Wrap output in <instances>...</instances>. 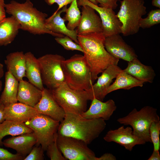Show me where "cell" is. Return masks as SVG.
Returning a JSON list of instances; mask_svg holds the SVG:
<instances>
[{
    "label": "cell",
    "instance_id": "obj_1",
    "mask_svg": "<svg viewBox=\"0 0 160 160\" xmlns=\"http://www.w3.org/2000/svg\"><path fill=\"white\" fill-rule=\"evenodd\" d=\"M105 39L102 32L77 34L79 44L83 50L93 84L99 74L110 65H118L119 61L106 50L104 45Z\"/></svg>",
    "mask_w": 160,
    "mask_h": 160
},
{
    "label": "cell",
    "instance_id": "obj_2",
    "mask_svg": "<svg viewBox=\"0 0 160 160\" xmlns=\"http://www.w3.org/2000/svg\"><path fill=\"white\" fill-rule=\"evenodd\" d=\"M106 126L102 118L87 119L80 114L67 112L57 133L81 140L88 145L99 136Z\"/></svg>",
    "mask_w": 160,
    "mask_h": 160
},
{
    "label": "cell",
    "instance_id": "obj_3",
    "mask_svg": "<svg viewBox=\"0 0 160 160\" xmlns=\"http://www.w3.org/2000/svg\"><path fill=\"white\" fill-rule=\"evenodd\" d=\"M5 8L6 12L17 20L23 30L34 35L48 34L58 37L65 36L52 32L46 28L45 23L48 15L34 7L30 0L21 3L12 0L5 4Z\"/></svg>",
    "mask_w": 160,
    "mask_h": 160
},
{
    "label": "cell",
    "instance_id": "obj_4",
    "mask_svg": "<svg viewBox=\"0 0 160 160\" xmlns=\"http://www.w3.org/2000/svg\"><path fill=\"white\" fill-rule=\"evenodd\" d=\"M65 81L71 88L88 91L93 84L90 68L84 55L75 54L62 62Z\"/></svg>",
    "mask_w": 160,
    "mask_h": 160
},
{
    "label": "cell",
    "instance_id": "obj_5",
    "mask_svg": "<svg viewBox=\"0 0 160 160\" xmlns=\"http://www.w3.org/2000/svg\"><path fill=\"white\" fill-rule=\"evenodd\" d=\"M159 120L157 109L149 106H144L139 111L135 108L126 116L117 119L121 124L131 126L133 134L146 143H151L149 133L151 123Z\"/></svg>",
    "mask_w": 160,
    "mask_h": 160
},
{
    "label": "cell",
    "instance_id": "obj_6",
    "mask_svg": "<svg viewBox=\"0 0 160 160\" xmlns=\"http://www.w3.org/2000/svg\"><path fill=\"white\" fill-rule=\"evenodd\" d=\"M50 90L54 99L65 112L81 115L86 111L87 101L90 100L87 91L72 89L65 82Z\"/></svg>",
    "mask_w": 160,
    "mask_h": 160
},
{
    "label": "cell",
    "instance_id": "obj_7",
    "mask_svg": "<svg viewBox=\"0 0 160 160\" xmlns=\"http://www.w3.org/2000/svg\"><path fill=\"white\" fill-rule=\"evenodd\" d=\"M120 9L116 15L121 23V33L124 36L138 32L139 22L146 13L144 0H122L120 1Z\"/></svg>",
    "mask_w": 160,
    "mask_h": 160
},
{
    "label": "cell",
    "instance_id": "obj_8",
    "mask_svg": "<svg viewBox=\"0 0 160 160\" xmlns=\"http://www.w3.org/2000/svg\"><path fill=\"white\" fill-rule=\"evenodd\" d=\"M43 84L50 90L65 82L62 62L65 59L57 54H47L37 58Z\"/></svg>",
    "mask_w": 160,
    "mask_h": 160
},
{
    "label": "cell",
    "instance_id": "obj_9",
    "mask_svg": "<svg viewBox=\"0 0 160 160\" xmlns=\"http://www.w3.org/2000/svg\"><path fill=\"white\" fill-rule=\"evenodd\" d=\"M60 122L49 116L39 113L24 123L33 131L36 140V145H41L45 151L53 141Z\"/></svg>",
    "mask_w": 160,
    "mask_h": 160
},
{
    "label": "cell",
    "instance_id": "obj_10",
    "mask_svg": "<svg viewBox=\"0 0 160 160\" xmlns=\"http://www.w3.org/2000/svg\"><path fill=\"white\" fill-rule=\"evenodd\" d=\"M58 147L67 159L70 160H97L94 152L84 141L57 134Z\"/></svg>",
    "mask_w": 160,
    "mask_h": 160
},
{
    "label": "cell",
    "instance_id": "obj_11",
    "mask_svg": "<svg viewBox=\"0 0 160 160\" xmlns=\"http://www.w3.org/2000/svg\"><path fill=\"white\" fill-rule=\"evenodd\" d=\"M77 3L78 6H89L98 13L101 20L102 33L105 37L121 33V23L113 9L100 7L89 0H77Z\"/></svg>",
    "mask_w": 160,
    "mask_h": 160
},
{
    "label": "cell",
    "instance_id": "obj_12",
    "mask_svg": "<svg viewBox=\"0 0 160 160\" xmlns=\"http://www.w3.org/2000/svg\"><path fill=\"white\" fill-rule=\"evenodd\" d=\"M122 70L118 65H112L105 69L97 78L96 83L93 84L90 89L87 91L90 100L95 98L103 101L108 94L107 92L113 79L116 78Z\"/></svg>",
    "mask_w": 160,
    "mask_h": 160
},
{
    "label": "cell",
    "instance_id": "obj_13",
    "mask_svg": "<svg viewBox=\"0 0 160 160\" xmlns=\"http://www.w3.org/2000/svg\"><path fill=\"white\" fill-rule=\"evenodd\" d=\"M105 47L113 57L127 62L137 58L134 49L128 45L119 34H116L105 37Z\"/></svg>",
    "mask_w": 160,
    "mask_h": 160
},
{
    "label": "cell",
    "instance_id": "obj_14",
    "mask_svg": "<svg viewBox=\"0 0 160 160\" xmlns=\"http://www.w3.org/2000/svg\"><path fill=\"white\" fill-rule=\"evenodd\" d=\"M107 142H114L131 151L136 145H144L146 142L134 135L131 128L124 126L114 130L108 131L103 137Z\"/></svg>",
    "mask_w": 160,
    "mask_h": 160
},
{
    "label": "cell",
    "instance_id": "obj_15",
    "mask_svg": "<svg viewBox=\"0 0 160 160\" xmlns=\"http://www.w3.org/2000/svg\"><path fill=\"white\" fill-rule=\"evenodd\" d=\"M34 108L39 113L49 116L60 122L65 117L64 111L56 101L50 90L48 89L45 88L42 90L41 98Z\"/></svg>",
    "mask_w": 160,
    "mask_h": 160
},
{
    "label": "cell",
    "instance_id": "obj_16",
    "mask_svg": "<svg viewBox=\"0 0 160 160\" xmlns=\"http://www.w3.org/2000/svg\"><path fill=\"white\" fill-rule=\"evenodd\" d=\"M95 11L89 6H82L81 18L76 30L77 34L102 33L101 20Z\"/></svg>",
    "mask_w": 160,
    "mask_h": 160
},
{
    "label": "cell",
    "instance_id": "obj_17",
    "mask_svg": "<svg viewBox=\"0 0 160 160\" xmlns=\"http://www.w3.org/2000/svg\"><path fill=\"white\" fill-rule=\"evenodd\" d=\"M39 114L34 108L21 103L11 104L4 107L5 120L25 123Z\"/></svg>",
    "mask_w": 160,
    "mask_h": 160
},
{
    "label": "cell",
    "instance_id": "obj_18",
    "mask_svg": "<svg viewBox=\"0 0 160 160\" xmlns=\"http://www.w3.org/2000/svg\"><path fill=\"white\" fill-rule=\"evenodd\" d=\"M92 101L89 109L81 115L85 118H102L108 120L116 109L115 102L112 99L103 102L94 98Z\"/></svg>",
    "mask_w": 160,
    "mask_h": 160
},
{
    "label": "cell",
    "instance_id": "obj_19",
    "mask_svg": "<svg viewBox=\"0 0 160 160\" xmlns=\"http://www.w3.org/2000/svg\"><path fill=\"white\" fill-rule=\"evenodd\" d=\"M3 142L5 146L15 150L17 153L24 158L29 153L37 142L33 132L12 136Z\"/></svg>",
    "mask_w": 160,
    "mask_h": 160
},
{
    "label": "cell",
    "instance_id": "obj_20",
    "mask_svg": "<svg viewBox=\"0 0 160 160\" xmlns=\"http://www.w3.org/2000/svg\"><path fill=\"white\" fill-rule=\"evenodd\" d=\"M67 6L62 8L58 11L55 12L45 21L46 28L53 33L68 36L76 43L79 44L77 39V33L76 30H70L66 26L65 21L60 15L63 12H65Z\"/></svg>",
    "mask_w": 160,
    "mask_h": 160
},
{
    "label": "cell",
    "instance_id": "obj_21",
    "mask_svg": "<svg viewBox=\"0 0 160 160\" xmlns=\"http://www.w3.org/2000/svg\"><path fill=\"white\" fill-rule=\"evenodd\" d=\"M42 90L23 80L19 81L17 95L18 101L34 107L42 97Z\"/></svg>",
    "mask_w": 160,
    "mask_h": 160
},
{
    "label": "cell",
    "instance_id": "obj_22",
    "mask_svg": "<svg viewBox=\"0 0 160 160\" xmlns=\"http://www.w3.org/2000/svg\"><path fill=\"white\" fill-rule=\"evenodd\" d=\"M123 71L144 83H153L156 76L151 66L143 64L137 58L128 62L127 67Z\"/></svg>",
    "mask_w": 160,
    "mask_h": 160
},
{
    "label": "cell",
    "instance_id": "obj_23",
    "mask_svg": "<svg viewBox=\"0 0 160 160\" xmlns=\"http://www.w3.org/2000/svg\"><path fill=\"white\" fill-rule=\"evenodd\" d=\"M4 63L9 71L19 81L26 77V59L23 51L16 52L8 54Z\"/></svg>",
    "mask_w": 160,
    "mask_h": 160
},
{
    "label": "cell",
    "instance_id": "obj_24",
    "mask_svg": "<svg viewBox=\"0 0 160 160\" xmlns=\"http://www.w3.org/2000/svg\"><path fill=\"white\" fill-rule=\"evenodd\" d=\"M26 59L25 75L29 82L43 90V86L39 63L34 55L31 52L25 53Z\"/></svg>",
    "mask_w": 160,
    "mask_h": 160
},
{
    "label": "cell",
    "instance_id": "obj_25",
    "mask_svg": "<svg viewBox=\"0 0 160 160\" xmlns=\"http://www.w3.org/2000/svg\"><path fill=\"white\" fill-rule=\"evenodd\" d=\"M21 26L12 16L5 17L0 22V46L11 43L17 35Z\"/></svg>",
    "mask_w": 160,
    "mask_h": 160
},
{
    "label": "cell",
    "instance_id": "obj_26",
    "mask_svg": "<svg viewBox=\"0 0 160 160\" xmlns=\"http://www.w3.org/2000/svg\"><path fill=\"white\" fill-rule=\"evenodd\" d=\"M4 89L0 97V103L4 107L17 102L19 81L7 71L5 73Z\"/></svg>",
    "mask_w": 160,
    "mask_h": 160
},
{
    "label": "cell",
    "instance_id": "obj_27",
    "mask_svg": "<svg viewBox=\"0 0 160 160\" xmlns=\"http://www.w3.org/2000/svg\"><path fill=\"white\" fill-rule=\"evenodd\" d=\"M33 132L24 123L5 120L0 123V147L3 146L2 140L6 136H15Z\"/></svg>",
    "mask_w": 160,
    "mask_h": 160
},
{
    "label": "cell",
    "instance_id": "obj_28",
    "mask_svg": "<svg viewBox=\"0 0 160 160\" xmlns=\"http://www.w3.org/2000/svg\"><path fill=\"white\" fill-rule=\"evenodd\" d=\"M116 78L114 82L109 86L107 94L120 89L129 90L135 87H142L144 83L124 72L122 70Z\"/></svg>",
    "mask_w": 160,
    "mask_h": 160
},
{
    "label": "cell",
    "instance_id": "obj_29",
    "mask_svg": "<svg viewBox=\"0 0 160 160\" xmlns=\"http://www.w3.org/2000/svg\"><path fill=\"white\" fill-rule=\"evenodd\" d=\"M70 7L67 8L66 14L63 17L65 21H68L67 28L69 30H73L79 25L81 17L77 3V0H73Z\"/></svg>",
    "mask_w": 160,
    "mask_h": 160
},
{
    "label": "cell",
    "instance_id": "obj_30",
    "mask_svg": "<svg viewBox=\"0 0 160 160\" xmlns=\"http://www.w3.org/2000/svg\"><path fill=\"white\" fill-rule=\"evenodd\" d=\"M160 23V9H153L148 14L145 18H141L139 22L140 28H149Z\"/></svg>",
    "mask_w": 160,
    "mask_h": 160
},
{
    "label": "cell",
    "instance_id": "obj_31",
    "mask_svg": "<svg viewBox=\"0 0 160 160\" xmlns=\"http://www.w3.org/2000/svg\"><path fill=\"white\" fill-rule=\"evenodd\" d=\"M150 138L153 145V150L159 151L160 149V121H154L149 129Z\"/></svg>",
    "mask_w": 160,
    "mask_h": 160
},
{
    "label": "cell",
    "instance_id": "obj_32",
    "mask_svg": "<svg viewBox=\"0 0 160 160\" xmlns=\"http://www.w3.org/2000/svg\"><path fill=\"white\" fill-rule=\"evenodd\" d=\"M57 132L55 135L53 141L47 147V154L51 160H67L59 149L57 144Z\"/></svg>",
    "mask_w": 160,
    "mask_h": 160
},
{
    "label": "cell",
    "instance_id": "obj_33",
    "mask_svg": "<svg viewBox=\"0 0 160 160\" xmlns=\"http://www.w3.org/2000/svg\"><path fill=\"white\" fill-rule=\"evenodd\" d=\"M55 40L67 50H77L84 53L83 50L81 46L79 44L74 42L68 36H65L63 37H55Z\"/></svg>",
    "mask_w": 160,
    "mask_h": 160
},
{
    "label": "cell",
    "instance_id": "obj_34",
    "mask_svg": "<svg viewBox=\"0 0 160 160\" xmlns=\"http://www.w3.org/2000/svg\"><path fill=\"white\" fill-rule=\"evenodd\" d=\"M44 151L41 145L33 146L30 152L23 160H44Z\"/></svg>",
    "mask_w": 160,
    "mask_h": 160
},
{
    "label": "cell",
    "instance_id": "obj_35",
    "mask_svg": "<svg viewBox=\"0 0 160 160\" xmlns=\"http://www.w3.org/2000/svg\"><path fill=\"white\" fill-rule=\"evenodd\" d=\"M24 158L17 153L13 154L7 150L0 147V160H22Z\"/></svg>",
    "mask_w": 160,
    "mask_h": 160
},
{
    "label": "cell",
    "instance_id": "obj_36",
    "mask_svg": "<svg viewBox=\"0 0 160 160\" xmlns=\"http://www.w3.org/2000/svg\"><path fill=\"white\" fill-rule=\"evenodd\" d=\"M99 4V6L105 8H110L115 9L118 6L117 2L119 0H95Z\"/></svg>",
    "mask_w": 160,
    "mask_h": 160
},
{
    "label": "cell",
    "instance_id": "obj_37",
    "mask_svg": "<svg viewBox=\"0 0 160 160\" xmlns=\"http://www.w3.org/2000/svg\"><path fill=\"white\" fill-rule=\"evenodd\" d=\"M74 0H44L46 3L49 5H51L54 3H56L58 8L55 11L57 12L68 4L71 3Z\"/></svg>",
    "mask_w": 160,
    "mask_h": 160
},
{
    "label": "cell",
    "instance_id": "obj_38",
    "mask_svg": "<svg viewBox=\"0 0 160 160\" xmlns=\"http://www.w3.org/2000/svg\"><path fill=\"white\" fill-rule=\"evenodd\" d=\"M5 4L4 0H0V22L6 17Z\"/></svg>",
    "mask_w": 160,
    "mask_h": 160
},
{
    "label": "cell",
    "instance_id": "obj_39",
    "mask_svg": "<svg viewBox=\"0 0 160 160\" xmlns=\"http://www.w3.org/2000/svg\"><path fill=\"white\" fill-rule=\"evenodd\" d=\"M116 157L110 153H105L99 157H97V160H116Z\"/></svg>",
    "mask_w": 160,
    "mask_h": 160
},
{
    "label": "cell",
    "instance_id": "obj_40",
    "mask_svg": "<svg viewBox=\"0 0 160 160\" xmlns=\"http://www.w3.org/2000/svg\"><path fill=\"white\" fill-rule=\"evenodd\" d=\"M148 160H160V154L159 151L153 150L150 157Z\"/></svg>",
    "mask_w": 160,
    "mask_h": 160
},
{
    "label": "cell",
    "instance_id": "obj_41",
    "mask_svg": "<svg viewBox=\"0 0 160 160\" xmlns=\"http://www.w3.org/2000/svg\"><path fill=\"white\" fill-rule=\"evenodd\" d=\"M4 106L0 103V123L5 120L4 116Z\"/></svg>",
    "mask_w": 160,
    "mask_h": 160
},
{
    "label": "cell",
    "instance_id": "obj_42",
    "mask_svg": "<svg viewBox=\"0 0 160 160\" xmlns=\"http://www.w3.org/2000/svg\"><path fill=\"white\" fill-rule=\"evenodd\" d=\"M152 4L153 6L160 9V0H152Z\"/></svg>",
    "mask_w": 160,
    "mask_h": 160
},
{
    "label": "cell",
    "instance_id": "obj_43",
    "mask_svg": "<svg viewBox=\"0 0 160 160\" xmlns=\"http://www.w3.org/2000/svg\"><path fill=\"white\" fill-rule=\"evenodd\" d=\"M4 73L3 65L2 63H0V79L4 76Z\"/></svg>",
    "mask_w": 160,
    "mask_h": 160
},
{
    "label": "cell",
    "instance_id": "obj_44",
    "mask_svg": "<svg viewBox=\"0 0 160 160\" xmlns=\"http://www.w3.org/2000/svg\"><path fill=\"white\" fill-rule=\"evenodd\" d=\"M89 0L91 3H92V4L95 5H97L98 4V3L95 0Z\"/></svg>",
    "mask_w": 160,
    "mask_h": 160
},
{
    "label": "cell",
    "instance_id": "obj_45",
    "mask_svg": "<svg viewBox=\"0 0 160 160\" xmlns=\"http://www.w3.org/2000/svg\"><path fill=\"white\" fill-rule=\"evenodd\" d=\"M2 85V82L1 80H0V92L1 90Z\"/></svg>",
    "mask_w": 160,
    "mask_h": 160
}]
</instances>
